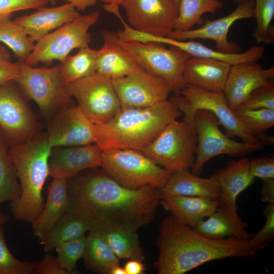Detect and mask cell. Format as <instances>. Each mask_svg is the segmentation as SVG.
<instances>
[{
    "label": "cell",
    "mask_w": 274,
    "mask_h": 274,
    "mask_svg": "<svg viewBox=\"0 0 274 274\" xmlns=\"http://www.w3.org/2000/svg\"><path fill=\"white\" fill-rule=\"evenodd\" d=\"M67 212L82 219L89 231H137L153 220L162 196L152 185L125 187L105 172H82L67 179ZM88 231V232H89Z\"/></svg>",
    "instance_id": "6da1fadb"
},
{
    "label": "cell",
    "mask_w": 274,
    "mask_h": 274,
    "mask_svg": "<svg viewBox=\"0 0 274 274\" xmlns=\"http://www.w3.org/2000/svg\"><path fill=\"white\" fill-rule=\"evenodd\" d=\"M154 264L158 274H184L209 261L228 258L251 259L257 255L249 241L234 236L216 239L197 232L169 214L161 222Z\"/></svg>",
    "instance_id": "7a4b0ae2"
},
{
    "label": "cell",
    "mask_w": 274,
    "mask_h": 274,
    "mask_svg": "<svg viewBox=\"0 0 274 274\" xmlns=\"http://www.w3.org/2000/svg\"><path fill=\"white\" fill-rule=\"evenodd\" d=\"M182 115L167 99L147 107L121 108L109 122L95 124V144L102 151L119 148L141 152Z\"/></svg>",
    "instance_id": "3957f363"
},
{
    "label": "cell",
    "mask_w": 274,
    "mask_h": 274,
    "mask_svg": "<svg viewBox=\"0 0 274 274\" xmlns=\"http://www.w3.org/2000/svg\"><path fill=\"white\" fill-rule=\"evenodd\" d=\"M52 148L46 132H42L25 143L8 148L22 191L21 197L10 203L11 212L17 221L31 223L43 209L42 190L49 176Z\"/></svg>",
    "instance_id": "277c9868"
},
{
    "label": "cell",
    "mask_w": 274,
    "mask_h": 274,
    "mask_svg": "<svg viewBox=\"0 0 274 274\" xmlns=\"http://www.w3.org/2000/svg\"><path fill=\"white\" fill-rule=\"evenodd\" d=\"M101 35L104 41L123 48L145 70L164 80L175 94H180L185 86L183 72L192 56L189 53L174 46L167 48L161 43L122 41L113 31L104 30Z\"/></svg>",
    "instance_id": "5b68a950"
},
{
    "label": "cell",
    "mask_w": 274,
    "mask_h": 274,
    "mask_svg": "<svg viewBox=\"0 0 274 274\" xmlns=\"http://www.w3.org/2000/svg\"><path fill=\"white\" fill-rule=\"evenodd\" d=\"M197 136L193 119L184 116L169 123L141 152L173 173L192 169L195 159Z\"/></svg>",
    "instance_id": "8992f818"
},
{
    "label": "cell",
    "mask_w": 274,
    "mask_h": 274,
    "mask_svg": "<svg viewBox=\"0 0 274 274\" xmlns=\"http://www.w3.org/2000/svg\"><path fill=\"white\" fill-rule=\"evenodd\" d=\"M101 167L121 185L137 189L152 185L161 189L172 174L141 151L110 148L102 151Z\"/></svg>",
    "instance_id": "52a82bcc"
},
{
    "label": "cell",
    "mask_w": 274,
    "mask_h": 274,
    "mask_svg": "<svg viewBox=\"0 0 274 274\" xmlns=\"http://www.w3.org/2000/svg\"><path fill=\"white\" fill-rule=\"evenodd\" d=\"M100 17L98 11L80 15L48 33L37 42L25 61L30 66L39 63L50 65L54 60L63 62L74 49L89 46L91 35L89 30Z\"/></svg>",
    "instance_id": "ba28073f"
},
{
    "label": "cell",
    "mask_w": 274,
    "mask_h": 274,
    "mask_svg": "<svg viewBox=\"0 0 274 274\" xmlns=\"http://www.w3.org/2000/svg\"><path fill=\"white\" fill-rule=\"evenodd\" d=\"M19 62L20 73L14 81L25 96L36 103L45 117L50 119L59 110L74 106L62 80L59 64L38 67Z\"/></svg>",
    "instance_id": "9c48e42d"
},
{
    "label": "cell",
    "mask_w": 274,
    "mask_h": 274,
    "mask_svg": "<svg viewBox=\"0 0 274 274\" xmlns=\"http://www.w3.org/2000/svg\"><path fill=\"white\" fill-rule=\"evenodd\" d=\"M168 100L184 114V117L193 119L196 111H210L218 118L228 136H237L247 144H262L249 132L234 116L223 92L208 91L194 85L186 84L180 94H175Z\"/></svg>",
    "instance_id": "30bf717a"
},
{
    "label": "cell",
    "mask_w": 274,
    "mask_h": 274,
    "mask_svg": "<svg viewBox=\"0 0 274 274\" xmlns=\"http://www.w3.org/2000/svg\"><path fill=\"white\" fill-rule=\"evenodd\" d=\"M193 123L197 136L195 159L192 168L194 175L200 174L204 164L218 155L243 156L264 148L262 144H250L231 139L221 131L219 119L210 111H196Z\"/></svg>",
    "instance_id": "8fae6325"
},
{
    "label": "cell",
    "mask_w": 274,
    "mask_h": 274,
    "mask_svg": "<svg viewBox=\"0 0 274 274\" xmlns=\"http://www.w3.org/2000/svg\"><path fill=\"white\" fill-rule=\"evenodd\" d=\"M65 89L95 124L109 122L121 109L111 79L98 73L66 85Z\"/></svg>",
    "instance_id": "7c38bea8"
},
{
    "label": "cell",
    "mask_w": 274,
    "mask_h": 274,
    "mask_svg": "<svg viewBox=\"0 0 274 274\" xmlns=\"http://www.w3.org/2000/svg\"><path fill=\"white\" fill-rule=\"evenodd\" d=\"M41 125L14 81L0 87V130L9 146L25 143L41 132Z\"/></svg>",
    "instance_id": "4fadbf2b"
},
{
    "label": "cell",
    "mask_w": 274,
    "mask_h": 274,
    "mask_svg": "<svg viewBox=\"0 0 274 274\" xmlns=\"http://www.w3.org/2000/svg\"><path fill=\"white\" fill-rule=\"evenodd\" d=\"M120 6L128 24L138 31L168 37L174 29L179 13L174 0H124Z\"/></svg>",
    "instance_id": "5bb4252c"
},
{
    "label": "cell",
    "mask_w": 274,
    "mask_h": 274,
    "mask_svg": "<svg viewBox=\"0 0 274 274\" xmlns=\"http://www.w3.org/2000/svg\"><path fill=\"white\" fill-rule=\"evenodd\" d=\"M112 83L121 108H144L167 99L172 90L162 78L143 68Z\"/></svg>",
    "instance_id": "9a60e30c"
},
{
    "label": "cell",
    "mask_w": 274,
    "mask_h": 274,
    "mask_svg": "<svg viewBox=\"0 0 274 274\" xmlns=\"http://www.w3.org/2000/svg\"><path fill=\"white\" fill-rule=\"evenodd\" d=\"M46 133L52 148L89 145L96 141L95 124L77 106L55 113L50 119Z\"/></svg>",
    "instance_id": "2e32d148"
},
{
    "label": "cell",
    "mask_w": 274,
    "mask_h": 274,
    "mask_svg": "<svg viewBox=\"0 0 274 274\" xmlns=\"http://www.w3.org/2000/svg\"><path fill=\"white\" fill-rule=\"evenodd\" d=\"M229 15L214 20L207 19L201 27L185 31L173 30L168 37L180 41L187 39H210L216 42L217 50L225 53H239L240 46L229 41L228 32L238 20L254 17L255 0H243Z\"/></svg>",
    "instance_id": "e0dca14e"
},
{
    "label": "cell",
    "mask_w": 274,
    "mask_h": 274,
    "mask_svg": "<svg viewBox=\"0 0 274 274\" xmlns=\"http://www.w3.org/2000/svg\"><path fill=\"white\" fill-rule=\"evenodd\" d=\"M102 150L95 144L52 148L48 160L49 176L66 179L86 169L101 167Z\"/></svg>",
    "instance_id": "ac0fdd59"
},
{
    "label": "cell",
    "mask_w": 274,
    "mask_h": 274,
    "mask_svg": "<svg viewBox=\"0 0 274 274\" xmlns=\"http://www.w3.org/2000/svg\"><path fill=\"white\" fill-rule=\"evenodd\" d=\"M273 77V66L264 69L256 61L231 65L223 91L230 108L236 109L253 90Z\"/></svg>",
    "instance_id": "d6986e66"
},
{
    "label": "cell",
    "mask_w": 274,
    "mask_h": 274,
    "mask_svg": "<svg viewBox=\"0 0 274 274\" xmlns=\"http://www.w3.org/2000/svg\"><path fill=\"white\" fill-rule=\"evenodd\" d=\"M249 160L244 157L230 160L224 167L217 170L211 176L217 182L221 191L218 208L231 214H237V196L255 180L249 169Z\"/></svg>",
    "instance_id": "ffe728a7"
},
{
    "label": "cell",
    "mask_w": 274,
    "mask_h": 274,
    "mask_svg": "<svg viewBox=\"0 0 274 274\" xmlns=\"http://www.w3.org/2000/svg\"><path fill=\"white\" fill-rule=\"evenodd\" d=\"M81 15L71 4L59 6L42 7L32 13L15 18L13 21L25 31L35 44L43 37Z\"/></svg>",
    "instance_id": "44dd1931"
},
{
    "label": "cell",
    "mask_w": 274,
    "mask_h": 274,
    "mask_svg": "<svg viewBox=\"0 0 274 274\" xmlns=\"http://www.w3.org/2000/svg\"><path fill=\"white\" fill-rule=\"evenodd\" d=\"M231 65L217 59L191 56L184 67V81L206 90L223 92Z\"/></svg>",
    "instance_id": "7402d4cb"
},
{
    "label": "cell",
    "mask_w": 274,
    "mask_h": 274,
    "mask_svg": "<svg viewBox=\"0 0 274 274\" xmlns=\"http://www.w3.org/2000/svg\"><path fill=\"white\" fill-rule=\"evenodd\" d=\"M159 205L178 220L193 228L215 212L219 203L218 199L179 195H162Z\"/></svg>",
    "instance_id": "603a6c76"
},
{
    "label": "cell",
    "mask_w": 274,
    "mask_h": 274,
    "mask_svg": "<svg viewBox=\"0 0 274 274\" xmlns=\"http://www.w3.org/2000/svg\"><path fill=\"white\" fill-rule=\"evenodd\" d=\"M47 199L42 211L31 224L35 237L42 239L67 212V179L54 178L47 189Z\"/></svg>",
    "instance_id": "cb8c5ba5"
},
{
    "label": "cell",
    "mask_w": 274,
    "mask_h": 274,
    "mask_svg": "<svg viewBox=\"0 0 274 274\" xmlns=\"http://www.w3.org/2000/svg\"><path fill=\"white\" fill-rule=\"evenodd\" d=\"M162 195H179L219 199L221 191L217 182L211 177L203 178L183 170L172 173L163 187Z\"/></svg>",
    "instance_id": "d4e9b609"
},
{
    "label": "cell",
    "mask_w": 274,
    "mask_h": 274,
    "mask_svg": "<svg viewBox=\"0 0 274 274\" xmlns=\"http://www.w3.org/2000/svg\"><path fill=\"white\" fill-rule=\"evenodd\" d=\"M155 41L176 46L192 56L211 58L230 65L245 62H257L262 58L265 52L263 46L254 45L244 52L225 53L213 50L198 42L180 41L168 37H157Z\"/></svg>",
    "instance_id": "484cf974"
},
{
    "label": "cell",
    "mask_w": 274,
    "mask_h": 274,
    "mask_svg": "<svg viewBox=\"0 0 274 274\" xmlns=\"http://www.w3.org/2000/svg\"><path fill=\"white\" fill-rule=\"evenodd\" d=\"M207 218L192 228L201 235L213 239L234 236L242 241H249L252 237V234L246 230L248 223L243 221L238 214H231L218 208Z\"/></svg>",
    "instance_id": "4316f807"
},
{
    "label": "cell",
    "mask_w": 274,
    "mask_h": 274,
    "mask_svg": "<svg viewBox=\"0 0 274 274\" xmlns=\"http://www.w3.org/2000/svg\"><path fill=\"white\" fill-rule=\"evenodd\" d=\"M132 57L117 44L104 41L98 50L96 72L110 79L121 78L141 69Z\"/></svg>",
    "instance_id": "83f0119b"
},
{
    "label": "cell",
    "mask_w": 274,
    "mask_h": 274,
    "mask_svg": "<svg viewBox=\"0 0 274 274\" xmlns=\"http://www.w3.org/2000/svg\"><path fill=\"white\" fill-rule=\"evenodd\" d=\"M82 259L87 269L100 273L110 274L113 267L120 265L119 259L99 231H89Z\"/></svg>",
    "instance_id": "f1b7e54d"
},
{
    "label": "cell",
    "mask_w": 274,
    "mask_h": 274,
    "mask_svg": "<svg viewBox=\"0 0 274 274\" xmlns=\"http://www.w3.org/2000/svg\"><path fill=\"white\" fill-rule=\"evenodd\" d=\"M89 229L80 218L66 212L40 239L45 252H51L61 244L86 235Z\"/></svg>",
    "instance_id": "f546056e"
},
{
    "label": "cell",
    "mask_w": 274,
    "mask_h": 274,
    "mask_svg": "<svg viewBox=\"0 0 274 274\" xmlns=\"http://www.w3.org/2000/svg\"><path fill=\"white\" fill-rule=\"evenodd\" d=\"M98 50L89 46L80 48L74 55H68L59 64V72L66 85L96 72Z\"/></svg>",
    "instance_id": "4dcf8cb0"
},
{
    "label": "cell",
    "mask_w": 274,
    "mask_h": 274,
    "mask_svg": "<svg viewBox=\"0 0 274 274\" xmlns=\"http://www.w3.org/2000/svg\"><path fill=\"white\" fill-rule=\"evenodd\" d=\"M100 232L119 259H128L142 262L145 260V256L140 245L137 231L122 229Z\"/></svg>",
    "instance_id": "1f68e13d"
},
{
    "label": "cell",
    "mask_w": 274,
    "mask_h": 274,
    "mask_svg": "<svg viewBox=\"0 0 274 274\" xmlns=\"http://www.w3.org/2000/svg\"><path fill=\"white\" fill-rule=\"evenodd\" d=\"M223 6L222 0H179V13L174 30L191 29L201 22L203 15L214 13Z\"/></svg>",
    "instance_id": "d6a6232c"
},
{
    "label": "cell",
    "mask_w": 274,
    "mask_h": 274,
    "mask_svg": "<svg viewBox=\"0 0 274 274\" xmlns=\"http://www.w3.org/2000/svg\"><path fill=\"white\" fill-rule=\"evenodd\" d=\"M8 148L0 130V204L17 200L22 194L16 169L9 155Z\"/></svg>",
    "instance_id": "836d02e7"
},
{
    "label": "cell",
    "mask_w": 274,
    "mask_h": 274,
    "mask_svg": "<svg viewBox=\"0 0 274 274\" xmlns=\"http://www.w3.org/2000/svg\"><path fill=\"white\" fill-rule=\"evenodd\" d=\"M0 42L11 49L20 62H25L35 45L24 30L10 18L0 19Z\"/></svg>",
    "instance_id": "e575fe53"
},
{
    "label": "cell",
    "mask_w": 274,
    "mask_h": 274,
    "mask_svg": "<svg viewBox=\"0 0 274 274\" xmlns=\"http://www.w3.org/2000/svg\"><path fill=\"white\" fill-rule=\"evenodd\" d=\"M233 114L249 132L256 137L265 133L274 125V110L258 109L243 110L236 109Z\"/></svg>",
    "instance_id": "d590c367"
},
{
    "label": "cell",
    "mask_w": 274,
    "mask_h": 274,
    "mask_svg": "<svg viewBox=\"0 0 274 274\" xmlns=\"http://www.w3.org/2000/svg\"><path fill=\"white\" fill-rule=\"evenodd\" d=\"M257 22L253 32L257 43H272L273 27L270 25L274 16V0H256L254 8Z\"/></svg>",
    "instance_id": "8d00e7d4"
},
{
    "label": "cell",
    "mask_w": 274,
    "mask_h": 274,
    "mask_svg": "<svg viewBox=\"0 0 274 274\" xmlns=\"http://www.w3.org/2000/svg\"><path fill=\"white\" fill-rule=\"evenodd\" d=\"M86 235L68 241L57 246V259L70 274L78 273L76 270L78 261L82 258L86 247Z\"/></svg>",
    "instance_id": "74e56055"
},
{
    "label": "cell",
    "mask_w": 274,
    "mask_h": 274,
    "mask_svg": "<svg viewBox=\"0 0 274 274\" xmlns=\"http://www.w3.org/2000/svg\"><path fill=\"white\" fill-rule=\"evenodd\" d=\"M36 261H21L11 253L6 244L3 226H0V274H32Z\"/></svg>",
    "instance_id": "f35d334b"
},
{
    "label": "cell",
    "mask_w": 274,
    "mask_h": 274,
    "mask_svg": "<svg viewBox=\"0 0 274 274\" xmlns=\"http://www.w3.org/2000/svg\"><path fill=\"white\" fill-rule=\"evenodd\" d=\"M274 110L273 80L253 90L237 109Z\"/></svg>",
    "instance_id": "ab89813d"
},
{
    "label": "cell",
    "mask_w": 274,
    "mask_h": 274,
    "mask_svg": "<svg viewBox=\"0 0 274 274\" xmlns=\"http://www.w3.org/2000/svg\"><path fill=\"white\" fill-rule=\"evenodd\" d=\"M263 213L266 222L263 227L252 235L249 243L256 251L264 249L274 239V204H268Z\"/></svg>",
    "instance_id": "60d3db41"
},
{
    "label": "cell",
    "mask_w": 274,
    "mask_h": 274,
    "mask_svg": "<svg viewBox=\"0 0 274 274\" xmlns=\"http://www.w3.org/2000/svg\"><path fill=\"white\" fill-rule=\"evenodd\" d=\"M49 0H0V19L10 18L14 12L45 7Z\"/></svg>",
    "instance_id": "b9f144b4"
},
{
    "label": "cell",
    "mask_w": 274,
    "mask_h": 274,
    "mask_svg": "<svg viewBox=\"0 0 274 274\" xmlns=\"http://www.w3.org/2000/svg\"><path fill=\"white\" fill-rule=\"evenodd\" d=\"M249 169L252 175L261 180L274 178L273 154L249 160Z\"/></svg>",
    "instance_id": "7bdbcfd3"
},
{
    "label": "cell",
    "mask_w": 274,
    "mask_h": 274,
    "mask_svg": "<svg viewBox=\"0 0 274 274\" xmlns=\"http://www.w3.org/2000/svg\"><path fill=\"white\" fill-rule=\"evenodd\" d=\"M35 274H70L64 269L57 257L51 252H47L42 259L36 261L34 270Z\"/></svg>",
    "instance_id": "ee69618b"
},
{
    "label": "cell",
    "mask_w": 274,
    "mask_h": 274,
    "mask_svg": "<svg viewBox=\"0 0 274 274\" xmlns=\"http://www.w3.org/2000/svg\"><path fill=\"white\" fill-rule=\"evenodd\" d=\"M20 73V64L18 61L9 67H0V87L6 83L15 80Z\"/></svg>",
    "instance_id": "f6af8a7d"
},
{
    "label": "cell",
    "mask_w": 274,
    "mask_h": 274,
    "mask_svg": "<svg viewBox=\"0 0 274 274\" xmlns=\"http://www.w3.org/2000/svg\"><path fill=\"white\" fill-rule=\"evenodd\" d=\"M261 199L263 202L274 204V178L262 180Z\"/></svg>",
    "instance_id": "bcb514c9"
},
{
    "label": "cell",
    "mask_w": 274,
    "mask_h": 274,
    "mask_svg": "<svg viewBox=\"0 0 274 274\" xmlns=\"http://www.w3.org/2000/svg\"><path fill=\"white\" fill-rule=\"evenodd\" d=\"M124 268L126 274H143L146 270L145 265L143 262L135 260H128Z\"/></svg>",
    "instance_id": "7dc6e473"
},
{
    "label": "cell",
    "mask_w": 274,
    "mask_h": 274,
    "mask_svg": "<svg viewBox=\"0 0 274 274\" xmlns=\"http://www.w3.org/2000/svg\"><path fill=\"white\" fill-rule=\"evenodd\" d=\"M72 4L77 11L83 12L86 9L94 6L97 0H62Z\"/></svg>",
    "instance_id": "c3c4849f"
},
{
    "label": "cell",
    "mask_w": 274,
    "mask_h": 274,
    "mask_svg": "<svg viewBox=\"0 0 274 274\" xmlns=\"http://www.w3.org/2000/svg\"><path fill=\"white\" fill-rule=\"evenodd\" d=\"M15 62L11 61L9 52L3 47L0 45V67H5L13 65Z\"/></svg>",
    "instance_id": "681fc988"
},
{
    "label": "cell",
    "mask_w": 274,
    "mask_h": 274,
    "mask_svg": "<svg viewBox=\"0 0 274 274\" xmlns=\"http://www.w3.org/2000/svg\"><path fill=\"white\" fill-rule=\"evenodd\" d=\"M105 3L104 9L112 13L119 10V7L124 0H100Z\"/></svg>",
    "instance_id": "f907efd6"
},
{
    "label": "cell",
    "mask_w": 274,
    "mask_h": 274,
    "mask_svg": "<svg viewBox=\"0 0 274 274\" xmlns=\"http://www.w3.org/2000/svg\"><path fill=\"white\" fill-rule=\"evenodd\" d=\"M256 138L263 145L273 146L274 145V137L273 136L263 133L256 136Z\"/></svg>",
    "instance_id": "816d5d0a"
},
{
    "label": "cell",
    "mask_w": 274,
    "mask_h": 274,
    "mask_svg": "<svg viewBox=\"0 0 274 274\" xmlns=\"http://www.w3.org/2000/svg\"><path fill=\"white\" fill-rule=\"evenodd\" d=\"M10 220V217L0 210V226H3Z\"/></svg>",
    "instance_id": "f5cc1de1"
},
{
    "label": "cell",
    "mask_w": 274,
    "mask_h": 274,
    "mask_svg": "<svg viewBox=\"0 0 274 274\" xmlns=\"http://www.w3.org/2000/svg\"><path fill=\"white\" fill-rule=\"evenodd\" d=\"M110 274H126V272L124 268L121 267L119 265L113 267Z\"/></svg>",
    "instance_id": "db71d44e"
},
{
    "label": "cell",
    "mask_w": 274,
    "mask_h": 274,
    "mask_svg": "<svg viewBox=\"0 0 274 274\" xmlns=\"http://www.w3.org/2000/svg\"><path fill=\"white\" fill-rule=\"evenodd\" d=\"M49 3L52 5H55L56 4V0H49Z\"/></svg>",
    "instance_id": "11a10c76"
},
{
    "label": "cell",
    "mask_w": 274,
    "mask_h": 274,
    "mask_svg": "<svg viewBox=\"0 0 274 274\" xmlns=\"http://www.w3.org/2000/svg\"><path fill=\"white\" fill-rule=\"evenodd\" d=\"M234 2H236V3H239L240 2H241L243 0H231Z\"/></svg>",
    "instance_id": "9f6ffc18"
},
{
    "label": "cell",
    "mask_w": 274,
    "mask_h": 274,
    "mask_svg": "<svg viewBox=\"0 0 274 274\" xmlns=\"http://www.w3.org/2000/svg\"><path fill=\"white\" fill-rule=\"evenodd\" d=\"M174 1L176 3V4L178 6L179 5V0H174Z\"/></svg>",
    "instance_id": "6f0895ef"
}]
</instances>
